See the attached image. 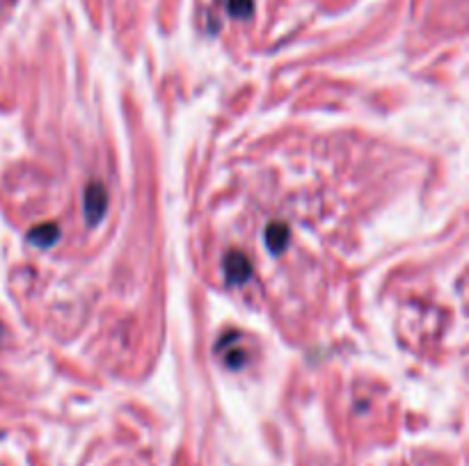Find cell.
<instances>
[{
    "mask_svg": "<svg viewBox=\"0 0 469 466\" xmlns=\"http://www.w3.org/2000/svg\"><path fill=\"white\" fill-rule=\"evenodd\" d=\"M218 348H232V350H229L227 355H225V364H227L229 368H234V371H236V368H241V366H243V362H245V352H243V350H238L234 343H229V336L222 338Z\"/></svg>",
    "mask_w": 469,
    "mask_h": 466,
    "instance_id": "5",
    "label": "cell"
},
{
    "mask_svg": "<svg viewBox=\"0 0 469 466\" xmlns=\"http://www.w3.org/2000/svg\"><path fill=\"white\" fill-rule=\"evenodd\" d=\"M222 270H225V279L227 283L232 286H241L250 279L252 274V265H250V259L245 257L241 252H232L227 254L225 261H222Z\"/></svg>",
    "mask_w": 469,
    "mask_h": 466,
    "instance_id": "2",
    "label": "cell"
},
{
    "mask_svg": "<svg viewBox=\"0 0 469 466\" xmlns=\"http://www.w3.org/2000/svg\"><path fill=\"white\" fill-rule=\"evenodd\" d=\"M286 243H288V227H286V224H282V222L268 224V229H266V247L275 254V257L284 252Z\"/></svg>",
    "mask_w": 469,
    "mask_h": 466,
    "instance_id": "3",
    "label": "cell"
},
{
    "mask_svg": "<svg viewBox=\"0 0 469 466\" xmlns=\"http://www.w3.org/2000/svg\"><path fill=\"white\" fill-rule=\"evenodd\" d=\"M227 10L236 19H248L252 14V0H229Z\"/></svg>",
    "mask_w": 469,
    "mask_h": 466,
    "instance_id": "6",
    "label": "cell"
},
{
    "mask_svg": "<svg viewBox=\"0 0 469 466\" xmlns=\"http://www.w3.org/2000/svg\"><path fill=\"white\" fill-rule=\"evenodd\" d=\"M59 238V229L57 224H39V227H35L33 231L28 233V240L37 247H42V250H46V247H53Z\"/></svg>",
    "mask_w": 469,
    "mask_h": 466,
    "instance_id": "4",
    "label": "cell"
},
{
    "mask_svg": "<svg viewBox=\"0 0 469 466\" xmlns=\"http://www.w3.org/2000/svg\"><path fill=\"white\" fill-rule=\"evenodd\" d=\"M106 208H108V194H106V187L101 183H89L85 187V199H83V210H85V220L96 227L103 215H106Z\"/></svg>",
    "mask_w": 469,
    "mask_h": 466,
    "instance_id": "1",
    "label": "cell"
},
{
    "mask_svg": "<svg viewBox=\"0 0 469 466\" xmlns=\"http://www.w3.org/2000/svg\"><path fill=\"white\" fill-rule=\"evenodd\" d=\"M0 334H3V329H0Z\"/></svg>",
    "mask_w": 469,
    "mask_h": 466,
    "instance_id": "7",
    "label": "cell"
}]
</instances>
